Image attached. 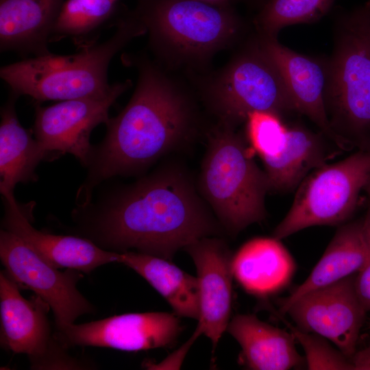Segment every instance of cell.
I'll return each mask as SVG.
<instances>
[{"instance_id":"1","label":"cell","mask_w":370,"mask_h":370,"mask_svg":"<svg viewBox=\"0 0 370 370\" xmlns=\"http://www.w3.org/2000/svg\"><path fill=\"white\" fill-rule=\"evenodd\" d=\"M187 171L164 164L135 182L106 188L75 205L69 232L112 252L133 251L171 260L193 242L223 230Z\"/></svg>"},{"instance_id":"2","label":"cell","mask_w":370,"mask_h":370,"mask_svg":"<svg viewBox=\"0 0 370 370\" xmlns=\"http://www.w3.org/2000/svg\"><path fill=\"white\" fill-rule=\"evenodd\" d=\"M123 58L136 68L137 84L126 106L106 123L103 140L92 145L75 205L90 202L95 189L108 180L141 175L197 129L195 103L183 86L145 55Z\"/></svg>"},{"instance_id":"3","label":"cell","mask_w":370,"mask_h":370,"mask_svg":"<svg viewBox=\"0 0 370 370\" xmlns=\"http://www.w3.org/2000/svg\"><path fill=\"white\" fill-rule=\"evenodd\" d=\"M145 25L157 62L175 69H204L232 47L245 29L234 5L199 0H137L133 10Z\"/></svg>"},{"instance_id":"4","label":"cell","mask_w":370,"mask_h":370,"mask_svg":"<svg viewBox=\"0 0 370 370\" xmlns=\"http://www.w3.org/2000/svg\"><path fill=\"white\" fill-rule=\"evenodd\" d=\"M116 30L106 40L67 56L51 53L3 66L1 79L18 95H27L40 103L45 101L101 96L112 88L108 81L114 56L134 38L147 30L134 10L118 16Z\"/></svg>"},{"instance_id":"5","label":"cell","mask_w":370,"mask_h":370,"mask_svg":"<svg viewBox=\"0 0 370 370\" xmlns=\"http://www.w3.org/2000/svg\"><path fill=\"white\" fill-rule=\"evenodd\" d=\"M206 136L199 193L223 228L236 235L265 219L269 180L236 128L216 123Z\"/></svg>"},{"instance_id":"6","label":"cell","mask_w":370,"mask_h":370,"mask_svg":"<svg viewBox=\"0 0 370 370\" xmlns=\"http://www.w3.org/2000/svg\"><path fill=\"white\" fill-rule=\"evenodd\" d=\"M327 60L325 102L337 134L370 151V0L341 12Z\"/></svg>"},{"instance_id":"7","label":"cell","mask_w":370,"mask_h":370,"mask_svg":"<svg viewBox=\"0 0 370 370\" xmlns=\"http://www.w3.org/2000/svg\"><path fill=\"white\" fill-rule=\"evenodd\" d=\"M198 87L216 123L236 129L253 112H271L283 119L295 112L284 79L257 35L222 69L199 81Z\"/></svg>"},{"instance_id":"8","label":"cell","mask_w":370,"mask_h":370,"mask_svg":"<svg viewBox=\"0 0 370 370\" xmlns=\"http://www.w3.org/2000/svg\"><path fill=\"white\" fill-rule=\"evenodd\" d=\"M369 175L370 151L362 150L313 169L297 186L293 202L273 237L281 241L310 227L339 226L349 221Z\"/></svg>"},{"instance_id":"9","label":"cell","mask_w":370,"mask_h":370,"mask_svg":"<svg viewBox=\"0 0 370 370\" xmlns=\"http://www.w3.org/2000/svg\"><path fill=\"white\" fill-rule=\"evenodd\" d=\"M19 288L5 271H1V346L26 354L32 369H95V364L69 354L54 337L47 317L49 305L37 295L24 298Z\"/></svg>"},{"instance_id":"10","label":"cell","mask_w":370,"mask_h":370,"mask_svg":"<svg viewBox=\"0 0 370 370\" xmlns=\"http://www.w3.org/2000/svg\"><path fill=\"white\" fill-rule=\"evenodd\" d=\"M0 259L6 273L19 286L33 291L51 309L55 328L75 323L80 316L95 312V306L79 291L82 272L60 271L47 262L16 234L0 231Z\"/></svg>"},{"instance_id":"11","label":"cell","mask_w":370,"mask_h":370,"mask_svg":"<svg viewBox=\"0 0 370 370\" xmlns=\"http://www.w3.org/2000/svg\"><path fill=\"white\" fill-rule=\"evenodd\" d=\"M132 85V81L127 79L113 84L104 95L60 101L44 107L38 103L33 131L35 138L51 160L69 153L86 168L93 145L90 141L92 131L108 122L110 107Z\"/></svg>"},{"instance_id":"12","label":"cell","mask_w":370,"mask_h":370,"mask_svg":"<svg viewBox=\"0 0 370 370\" xmlns=\"http://www.w3.org/2000/svg\"><path fill=\"white\" fill-rule=\"evenodd\" d=\"M179 317L166 312L126 313L55 328L53 336L67 349L99 347L138 352L167 347L182 330Z\"/></svg>"},{"instance_id":"13","label":"cell","mask_w":370,"mask_h":370,"mask_svg":"<svg viewBox=\"0 0 370 370\" xmlns=\"http://www.w3.org/2000/svg\"><path fill=\"white\" fill-rule=\"evenodd\" d=\"M356 274L302 295L284 313L296 327L327 338L349 358L356 351L367 312L356 291Z\"/></svg>"},{"instance_id":"14","label":"cell","mask_w":370,"mask_h":370,"mask_svg":"<svg viewBox=\"0 0 370 370\" xmlns=\"http://www.w3.org/2000/svg\"><path fill=\"white\" fill-rule=\"evenodd\" d=\"M196 267L199 291L198 324L214 351L230 322L233 256L217 236L201 238L184 248Z\"/></svg>"},{"instance_id":"15","label":"cell","mask_w":370,"mask_h":370,"mask_svg":"<svg viewBox=\"0 0 370 370\" xmlns=\"http://www.w3.org/2000/svg\"><path fill=\"white\" fill-rule=\"evenodd\" d=\"M259 41L279 69L292 98L295 112L306 116L338 148L353 147L333 130L327 114L325 89L327 60L297 53L282 45L277 37L260 36Z\"/></svg>"},{"instance_id":"16","label":"cell","mask_w":370,"mask_h":370,"mask_svg":"<svg viewBox=\"0 0 370 370\" xmlns=\"http://www.w3.org/2000/svg\"><path fill=\"white\" fill-rule=\"evenodd\" d=\"M2 199L3 229L21 238L52 266L88 273L100 266L117 262L119 253L105 250L87 238L36 229L31 223L29 215L19 206L14 194L3 196Z\"/></svg>"},{"instance_id":"17","label":"cell","mask_w":370,"mask_h":370,"mask_svg":"<svg viewBox=\"0 0 370 370\" xmlns=\"http://www.w3.org/2000/svg\"><path fill=\"white\" fill-rule=\"evenodd\" d=\"M64 0H0V51L51 53L49 37Z\"/></svg>"},{"instance_id":"18","label":"cell","mask_w":370,"mask_h":370,"mask_svg":"<svg viewBox=\"0 0 370 370\" xmlns=\"http://www.w3.org/2000/svg\"><path fill=\"white\" fill-rule=\"evenodd\" d=\"M295 270L293 257L273 236L252 238L233 256L234 277L245 291L260 297L284 288Z\"/></svg>"},{"instance_id":"19","label":"cell","mask_w":370,"mask_h":370,"mask_svg":"<svg viewBox=\"0 0 370 370\" xmlns=\"http://www.w3.org/2000/svg\"><path fill=\"white\" fill-rule=\"evenodd\" d=\"M226 330L240 345L241 360L249 369L288 370L304 360L293 334L260 320L254 314H236Z\"/></svg>"},{"instance_id":"20","label":"cell","mask_w":370,"mask_h":370,"mask_svg":"<svg viewBox=\"0 0 370 370\" xmlns=\"http://www.w3.org/2000/svg\"><path fill=\"white\" fill-rule=\"evenodd\" d=\"M18 97L11 90L1 109L0 193L2 196L14 194L18 183L37 181L38 165L49 158L47 151L33 137L34 132L21 124L15 108Z\"/></svg>"},{"instance_id":"21","label":"cell","mask_w":370,"mask_h":370,"mask_svg":"<svg viewBox=\"0 0 370 370\" xmlns=\"http://www.w3.org/2000/svg\"><path fill=\"white\" fill-rule=\"evenodd\" d=\"M366 258L362 218L338 226L308 277L280 302V312L302 295L357 273Z\"/></svg>"},{"instance_id":"22","label":"cell","mask_w":370,"mask_h":370,"mask_svg":"<svg viewBox=\"0 0 370 370\" xmlns=\"http://www.w3.org/2000/svg\"><path fill=\"white\" fill-rule=\"evenodd\" d=\"M321 132L303 125L288 126L286 143L276 156L262 160L270 191L287 192L297 188L313 169L326 163L330 151Z\"/></svg>"},{"instance_id":"23","label":"cell","mask_w":370,"mask_h":370,"mask_svg":"<svg viewBox=\"0 0 370 370\" xmlns=\"http://www.w3.org/2000/svg\"><path fill=\"white\" fill-rule=\"evenodd\" d=\"M117 263L142 276L180 317L198 321L200 316L197 278L160 257L133 251L119 253Z\"/></svg>"},{"instance_id":"24","label":"cell","mask_w":370,"mask_h":370,"mask_svg":"<svg viewBox=\"0 0 370 370\" xmlns=\"http://www.w3.org/2000/svg\"><path fill=\"white\" fill-rule=\"evenodd\" d=\"M114 0H66L51 30L49 42L71 39L78 49L97 42L117 12Z\"/></svg>"},{"instance_id":"25","label":"cell","mask_w":370,"mask_h":370,"mask_svg":"<svg viewBox=\"0 0 370 370\" xmlns=\"http://www.w3.org/2000/svg\"><path fill=\"white\" fill-rule=\"evenodd\" d=\"M335 0H269L254 19L257 34L277 37L284 27L317 21L332 9Z\"/></svg>"},{"instance_id":"26","label":"cell","mask_w":370,"mask_h":370,"mask_svg":"<svg viewBox=\"0 0 370 370\" xmlns=\"http://www.w3.org/2000/svg\"><path fill=\"white\" fill-rule=\"evenodd\" d=\"M245 125L246 139L262 160L278 156L284 147L288 126L282 116L271 112H253Z\"/></svg>"},{"instance_id":"27","label":"cell","mask_w":370,"mask_h":370,"mask_svg":"<svg viewBox=\"0 0 370 370\" xmlns=\"http://www.w3.org/2000/svg\"><path fill=\"white\" fill-rule=\"evenodd\" d=\"M280 318L290 329L295 341L301 345L308 369L354 370L350 359L338 348L332 346L327 338L301 330L290 324L282 317Z\"/></svg>"},{"instance_id":"28","label":"cell","mask_w":370,"mask_h":370,"mask_svg":"<svg viewBox=\"0 0 370 370\" xmlns=\"http://www.w3.org/2000/svg\"><path fill=\"white\" fill-rule=\"evenodd\" d=\"M366 243V258L362 267L355 276V288L358 296L367 312L370 311V201H367L362 217Z\"/></svg>"},{"instance_id":"29","label":"cell","mask_w":370,"mask_h":370,"mask_svg":"<svg viewBox=\"0 0 370 370\" xmlns=\"http://www.w3.org/2000/svg\"><path fill=\"white\" fill-rule=\"evenodd\" d=\"M201 334H203L202 329L197 325L196 329L190 338L176 352L158 364L152 362H144V366L149 369H180L188 350L197 338Z\"/></svg>"},{"instance_id":"30","label":"cell","mask_w":370,"mask_h":370,"mask_svg":"<svg viewBox=\"0 0 370 370\" xmlns=\"http://www.w3.org/2000/svg\"><path fill=\"white\" fill-rule=\"evenodd\" d=\"M354 370H370V343L349 358Z\"/></svg>"},{"instance_id":"31","label":"cell","mask_w":370,"mask_h":370,"mask_svg":"<svg viewBox=\"0 0 370 370\" xmlns=\"http://www.w3.org/2000/svg\"><path fill=\"white\" fill-rule=\"evenodd\" d=\"M234 3L241 2L249 7L251 9H256L258 11L269 0H233Z\"/></svg>"},{"instance_id":"32","label":"cell","mask_w":370,"mask_h":370,"mask_svg":"<svg viewBox=\"0 0 370 370\" xmlns=\"http://www.w3.org/2000/svg\"><path fill=\"white\" fill-rule=\"evenodd\" d=\"M210 4L218 5V6H231L234 5V3L233 0H199Z\"/></svg>"},{"instance_id":"33","label":"cell","mask_w":370,"mask_h":370,"mask_svg":"<svg viewBox=\"0 0 370 370\" xmlns=\"http://www.w3.org/2000/svg\"><path fill=\"white\" fill-rule=\"evenodd\" d=\"M363 190L366 192L369 197V200L370 201V175L364 186Z\"/></svg>"},{"instance_id":"34","label":"cell","mask_w":370,"mask_h":370,"mask_svg":"<svg viewBox=\"0 0 370 370\" xmlns=\"http://www.w3.org/2000/svg\"><path fill=\"white\" fill-rule=\"evenodd\" d=\"M114 1H117L118 0H114Z\"/></svg>"}]
</instances>
